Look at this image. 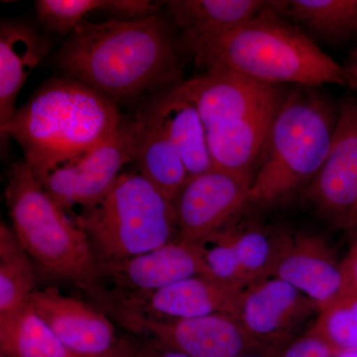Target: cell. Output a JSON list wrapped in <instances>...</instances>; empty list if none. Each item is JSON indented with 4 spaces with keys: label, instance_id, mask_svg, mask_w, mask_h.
Returning <instances> with one entry per match:
<instances>
[{
    "label": "cell",
    "instance_id": "obj_1",
    "mask_svg": "<svg viewBox=\"0 0 357 357\" xmlns=\"http://www.w3.org/2000/svg\"><path fill=\"white\" fill-rule=\"evenodd\" d=\"M161 14L141 20L84 21L54 55V64L112 98H133L177 86L178 36Z\"/></svg>",
    "mask_w": 357,
    "mask_h": 357
},
{
    "label": "cell",
    "instance_id": "obj_2",
    "mask_svg": "<svg viewBox=\"0 0 357 357\" xmlns=\"http://www.w3.org/2000/svg\"><path fill=\"white\" fill-rule=\"evenodd\" d=\"M124 116L114 98L74 77H52L20 109L7 137L20 145L36 177L109 139Z\"/></svg>",
    "mask_w": 357,
    "mask_h": 357
},
{
    "label": "cell",
    "instance_id": "obj_3",
    "mask_svg": "<svg viewBox=\"0 0 357 357\" xmlns=\"http://www.w3.org/2000/svg\"><path fill=\"white\" fill-rule=\"evenodd\" d=\"M283 1L234 31L185 49L204 72L227 70L274 86L295 84L317 88L347 86L342 66L324 53L312 38L283 20Z\"/></svg>",
    "mask_w": 357,
    "mask_h": 357
},
{
    "label": "cell",
    "instance_id": "obj_4",
    "mask_svg": "<svg viewBox=\"0 0 357 357\" xmlns=\"http://www.w3.org/2000/svg\"><path fill=\"white\" fill-rule=\"evenodd\" d=\"M177 88L198 109L213 169L251 185L286 95L280 86L231 70H211Z\"/></svg>",
    "mask_w": 357,
    "mask_h": 357
},
{
    "label": "cell",
    "instance_id": "obj_5",
    "mask_svg": "<svg viewBox=\"0 0 357 357\" xmlns=\"http://www.w3.org/2000/svg\"><path fill=\"white\" fill-rule=\"evenodd\" d=\"M4 198L14 234L34 261L74 284L102 307L103 288L98 259L88 236L48 194L24 159L10 167Z\"/></svg>",
    "mask_w": 357,
    "mask_h": 357
},
{
    "label": "cell",
    "instance_id": "obj_6",
    "mask_svg": "<svg viewBox=\"0 0 357 357\" xmlns=\"http://www.w3.org/2000/svg\"><path fill=\"white\" fill-rule=\"evenodd\" d=\"M338 110L314 88L286 93L268 134L249 204L269 206L304 191L330 152Z\"/></svg>",
    "mask_w": 357,
    "mask_h": 357
},
{
    "label": "cell",
    "instance_id": "obj_7",
    "mask_svg": "<svg viewBox=\"0 0 357 357\" xmlns=\"http://www.w3.org/2000/svg\"><path fill=\"white\" fill-rule=\"evenodd\" d=\"M75 222L88 236L98 262L126 259L177 241L172 204L140 174L121 173Z\"/></svg>",
    "mask_w": 357,
    "mask_h": 357
},
{
    "label": "cell",
    "instance_id": "obj_8",
    "mask_svg": "<svg viewBox=\"0 0 357 357\" xmlns=\"http://www.w3.org/2000/svg\"><path fill=\"white\" fill-rule=\"evenodd\" d=\"M105 312L129 332L189 357H243L270 351L249 337L236 317L169 318L109 305Z\"/></svg>",
    "mask_w": 357,
    "mask_h": 357
},
{
    "label": "cell",
    "instance_id": "obj_9",
    "mask_svg": "<svg viewBox=\"0 0 357 357\" xmlns=\"http://www.w3.org/2000/svg\"><path fill=\"white\" fill-rule=\"evenodd\" d=\"M135 119L124 117L100 146L36 178L63 210L93 206L116 182L122 168L135 160Z\"/></svg>",
    "mask_w": 357,
    "mask_h": 357
},
{
    "label": "cell",
    "instance_id": "obj_10",
    "mask_svg": "<svg viewBox=\"0 0 357 357\" xmlns=\"http://www.w3.org/2000/svg\"><path fill=\"white\" fill-rule=\"evenodd\" d=\"M249 190L248 183L217 169L188 178L171 201L177 241L210 243L248 206Z\"/></svg>",
    "mask_w": 357,
    "mask_h": 357
},
{
    "label": "cell",
    "instance_id": "obj_11",
    "mask_svg": "<svg viewBox=\"0 0 357 357\" xmlns=\"http://www.w3.org/2000/svg\"><path fill=\"white\" fill-rule=\"evenodd\" d=\"M319 311L316 301L287 282L269 277L244 289L238 319L258 344L278 352L299 337L303 326Z\"/></svg>",
    "mask_w": 357,
    "mask_h": 357
},
{
    "label": "cell",
    "instance_id": "obj_12",
    "mask_svg": "<svg viewBox=\"0 0 357 357\" xmlns=\"http://www.w3.org/2000/svg\"><path fill=\"white\" fill-rule=\"evenodd\" d=\"M303 199L324 220L344 229L357 206V102L347 100L338 119L330 152Z\"/></svg>",
    "mask_w": 357,
    "mask_h": 357
},
{
    "label": "cell",
    "instance_id": "obj_13",
    "mask_svg": "<svg viewBox=\"0 0 357 357\" xmlns=\"http://www.w3.org/2000/svg\"><path fill=\"white\" fill-rule=\"evenodd\" d=\"M243 291L213 277L201 275L153 292L128 294L110 300L107 306L117 305L131 311L169 318L218 314L238 318Z\"/></svg>",
    "mask_w": 357,
    "mask_h": 357
},
{
    "label": "cell",
    "instance_id": "obj_14",
    "mask_svg": "<svg viewBox=\"0 0 357 357\" xmlns=\"http://www.w3.org/2000/svg\"><path fill=\"white\" fill-rule=\"evenodd\" d=\"M98 264L102 282L128 289V294L153 292L191 277L211 276L204 245L178 241L144 255Z\"/></svg>",
    "mask_w": 357,
    "mask_h": 357
},
{
    "label": "cell",
    "instance_id": "obj_15",
    "mask_svg": "<svg viewBox=\"0 0 357 357\" xmlns=\"http://www.w3.org/2000/svg\"><path fill=\"white\" fill-rule=\"evenodd\" d=\"M30 304L66 349L77 357H102L117 344L114 326L105 312L57 289L35 290Z\"/></svg>",
    "mask_w": 357,
    "mask_h": 357
},
{
    "label": "cell",
    "instance_id": "obj_16",
    "mask_svg": "<svg viewBox=\"0 0 357 357\" xmlns=\"http://www.w3.org/2000/svg\"><path fill=\"white\" fill-rule=\"evenodd\" d=\"M271 277L287 282L316 301L321 310L342 290L340 262L325 238L284 230Z\"/></svg>",
    "mask_w": 357,
    "mask_h": 357
},
{
    "label": "cell",
    "instance_id": "obj_17",
    "mask_svg": "<svg viewBox=\"0 0 357 357\" xmlns=\"http://www.w3.org/2000/svg\"><path fill=\"white\" fill-rule=\"evenodd\" d=\"M177 86L155 93L141 112L166 134L184 162L188 178L197 177L213 170V160L198 109Z\"/></svg>",
    "mask_w": 357,
    "mask_h": 357
},
{
    "label": "cell",
    "instance_id": "obj_18",
    "mask_svg": "<svg viewBox=\"0 0 357 357\" xmlns=\"http://www.w3.org/2000/svg\"><path fill=\"white\" fill-rule=\"evenodd\" d=\"M260 0H171L167 13L177 28L181 53L192 45L234 31L273 6Z\"/></svg>",
    "mask_w": 357,
    "mask_h": 357
},
{
    "label": "cell",
    "instance_id": "obj_19",
    "mask_svg": "<svg viewBox=\"0 0 357 357\" xmlns=\"http://www.w3.org/2000/svg\"><path fill=\"white\" fill-rule=\"evenodd\" d=\"M49 51L48 40L20 20L0 24V134L7 148V129L16 112V100L30 74Z\"/></svg>",
    "mask_w": 357,
    "mask_h": 357
},
{
    "label": "cell",
    "instance_id": "obj_20",
    "mask_svg": "<svg viewBox=\"0 0 357 357\" xmlns=\"http://www.w3.org/2000/svg\"><path fill=\"white\" fill-rule=\"evenodd\" d=\"M135 160L140 175L172 201L188 180L184 162L162 129L139 112L136 115Z\"/></svg>",
    "mask_w": 357,
    "mask_h": 357
},
{
    "label": "cell",
    "instance_id": "obj_21",
    "mask_svg": "<svg viewBox=\"0 0 357 357\" xmlns=\"http://www.w3.org/2000/svg\"><path fill=\"white\" fill-rule=\"evenodd\" d=\"M0 356L77 357L58 340L29 301L0 314Z\"/></svg>",
    "mask_w": 357,
    "mask_h": 357
},
{
    "label": "cell",
    "instance_id": "obj_22",
    "mask_svg": "<svg viewBox=\"0 0 357 357\" xmlns=\"http://www.w3.org/2000/svg\"><path fill=\"white\" fill-rule=\"evenodd\" d=\"M282 15L330 43L357 38V0H291Z\"/></svg>",
    "mask_w": 357,
    "mask_h": 357
},
{
    "label": "cell",
    "instance_id": "obj_23",
    "mask_svg": "<svg viewBox=\"0 0 357 357\" xmlns=\"http://www.w3.org/2000/svg\"><path fill=\"white\" fill-rule=\"evenodd\" d=\"M283 231L255 220H239V215L222 230L234 248L249 286L271 277Z\"/></svg>",
    "mask_w": 357,
    "mask_h": 357
},
{
    "label": "cell",
    "instance_id": "obj_24",
    "mask_svg": "<svg viewBox=\"0 0 357 357\" xmlns=\"http://www.w3.org/2000/svg\"><path fill=\"white\" fill-rule=\"evenodd\" d=\"M30 256L6 223L0 225V314L13 311L35 291Z\"/></svg>",
    "mask_w": 357,
    "mask_h": 357
},
{
    "label": "cell",
    "instance_id": "obj_25",
    "mask_svg": "<svg viewBox=\"0 0 357 357\" xmlns=\"http://www.w3.org/2000/svg\"><path fill=\"white\" fill-rule=\"evenodd\" d=\"M307 333L333 352L357 351V293L342 294L323 307Z\"/></svg>",
    "mask_w": 357,
    "mask_h": 357
},
{
    "label": "cell",
    "instance_id": "obj_26",
    "mask_svg": "<svg viewBox=\"0 0 357 357\" xmlns=\"http://www.w3.org/2000/svg\"><path fill=\"white\" fill-rule=\"evenodd\" d=\"M105 0H37L34 6L40 22L52 32L67 35L76 31L93 11L103 10Z\"/></svg>",
    "mask_w": 357,
    "mask_h": 357
},
{
    "label": "cell",
    "instance_id": "obj_27",
    "mask_svg": "<svg viewBox=\"0 0 357 357\" xmlns=\"http://www.w3.org/2000/svg\"><path fill=\"white\" fill-rule=\"evenodd\" d=\"M163 6L165 2L149 0H105L103 11L131 20H141L159 14L160 8Z\"/></svg>",
    "mask_w": 357,
    "mask_h": 357
},
{
    "label": "cell",
    "instance_id": "obj_28",
    "mask_svg": "<svg viewBox=\"0 0 357 357\" xmlns=\"http://www.w3.org/2000/svg\"><path fill=\"white\" fill-rule=\"evenodd\" d=\"M276 354L277 357H332L333 352L323 340L306 333Z\"/></svg>",
    "mask_w": 357,
    "mask_h": 357
},
{
    "label": "cell",
    "instance_id": "obj_29",
    "mask_svg": "<svg viewBox=\"0 0 357 357\" xmlns=\"http://www.w3.org/2000/svg\"><path fill=\"white\" fill-rule=\"evenodd\" d=\"M354 243L349 248V252L340 261V271L342 276V294L357 293V230Z\"/></svg>",
    "mask_w": 357,
    "mask_h": 357
},
{
    "label": "cell",
    "instance_id": "obj_30",
    "mask_svg": "<svg viewBox=\"0 0 357 357\" xmlns=\"http://www.w3.org/2000/svg\"><path fill=\"white\" fill-rule=\"evenodd\" d=\"M134 357H189L181 352L160 347L158 344L148 342L143 347L135 349Z\"/></svg>",
    "mask_w": 357,
    "mask_h": 357
},
{
    "label": "cell",
    "instance_id": "obj_31",
    "mask_svg": "<svg viewBox=\"0 0 357 357\" xmlns=\"http://www.w3.org/2000/svg\"><path fill=\"white\" fill-rule=\"evenodd\" d=\"M342 68H344L345 79H347V86L354 89L357 93V48L352 52Z\"/></svg>",
    "mask_w": 357,
    "mask_h": 357
},
{
    "label": "cell",
    "instance_id": "obj_32",
    "mask_svg": "<svg viewBox=\"0 0 357 357\" xmlns=\"http://www.w3.org/2000/svg\"><path fill=\"white\" fill-rule=\"evenodd\" d=\"M344 229L349 230V231H356L357 230V206L354 208V211H352L351 217L347 220V223H345Z\"/></svg>",
    "mask_w": 357,
    "mask_h": 357
},
{
    "label": "cell",
    "instance_id": "obj_33",
    "mask_svg": "<svg viewBox=\"0 0 357 357\" xmlns=\"http://www.w3.org/2000/svg\"><path fill=\"white\" fill-rule=\"evenodd\" d=\"M243 357H277V354L276 352L273 351H263L248 354V356H244Z\"/></svg>",
    "mask_w": 357,
    "mask_h": 357
},
{
    "label": "cell",
    "instance_id": "obj_34",
    "mask_svg": "<svg viewBox=\"0 0 357 357\" xmlns=\"http://www.w3.org/2000/svg\"><path fill=\"white\" fill-rule=\"evenodd\" d=\"M332 357H357V351L333 352Z\"/></svg>",
    "mask_w": 357,
    "mask_h": 357
},
{
    "label": "cell",
    "instance_id": "obj_35",
    "mask_svg": "<svg viewBox=\"0 0 357 357\" xmlns=\"http://www.w3.org/2000/svg\"><path fill=\"white\" fill-rule=\"evenodd\" d=\"M0 357H7V356H0Z\"/></svg>",
    "mask_w": 357,
    "mask_h": 357
}]
</instances>
